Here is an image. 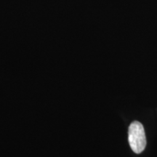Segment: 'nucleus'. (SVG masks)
<instances>
[{
  "label": "nucleus",
  "instance_id": "nucleus-1",
  "mask_svg": "<svg viewBox=\"0 0 157 157\" xmlns=\"http://www.w3.org/2000/svg\"><path fill=\"white\" fill-rule=\"evenodd\" d=\"M128 140L131 149L135 154H140L146 148V133H145L144 127L140 122L135 121L129 125Z\"/></svg>",
  "mask_w": 157,
  "mask_h": 157
}]
</instances>
